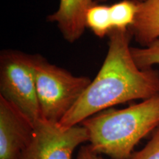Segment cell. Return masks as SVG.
Instances as JSON below:
<instances>
[{"label": "cell", "mask_w": 159, "mask_h": 159, "mask_svg": "<svg viewBox=\"0 0 159 159\" xmlns=\"http://www.w3.org/2000/svg\"><path fill=\"white\" fill-rule=\"evenodd\" d=\"M100 70L77 102L58 122L63 128L83 121L114 105L159 94V71L141 69L131 53L133 35L128 30L113 29Z\"/></svg>", "instance_id": "cell-1"}, {"label": "cell", "mask_w": 159, "mask_h": 159, "mask_svg": "<svg viewBox=\"0 0 159 159\" xmlns=\"http://www.w3.org/2000/svg\"><path fill=\"white\" fill-rule=\"evenodd\" d=\"M90 148L112 159H130L135 146L159 126V94L120 110L107 109L81 123Z\"/></svg>", "instance_id": "cell-2"}, {"label": "cell", "mask_w": 159, "mask_h": 159, "mask_svg": "<svg viewBox=\"0 0 159 159\" xmlns=\"http://www.w3.org/2000/svg\"><path fill=\"white\" fill-rule=\"evenodd\" d=\"M91 83L88 77L75 76L37 55L35 83L41 118L59 122Z\"/></svg>", "instance_id": "cell-3"}, {"label": "cell", "mask_w": 159, "mask_h": 159, "mask_svg": "<svg viewBox=\"0 0 159 159\" xmlns=\"http://www.w3.org/2000/svg\"><path fill=\"white\" fill-rule=\"evenodd\" d=\"M36 57L16 50H4L0 56V96L33 123L41 118L35 83Z\"/></svg>", "instance_id": "cell-4"}, {"label": "cell", "mask_w": 159, "mask_h": 159, "mask_svg": "<svg viewBox=\"0 0 159 159\" xmlns=\"http://www.w3.org/2000/svg\"><path fill=\"white\" fill-rule=\"evenodd\" d=\"M34 125L31 142L19 159H71L75 149L89 142L88 131L83 125L63 128L43 118Z\"/></svg>", "instance_id": "cell-5"}, {"label": "cell", "mask_w": 159, "mask_h": 159, "mask_svg": "<svg viewBox=\"0 0 159 159\" xmlns=\"http://www.w3.org/2000/svg\"><path fill=\"white\" fill-rule=\"evenodd\" d=\"M35 125L0 96V159H19L33 138Z\"/></svg>", "instance_id": "cell-6"}, {"label": "cell", "mask_w": 159, "mask_h": 159, "mask_svg": "<svg viewBox=\"0 0 159 159\" xmlns=\"http://www.w3.org/2000/svg\"><path fill=\"white\" fill-rule=\"evenodd\" d=\"M94 4L93 0H61L58 10L47 19L57 23L63 38L74 43L84 33L86 13Z\"/></svg>", "instance_id": "cell-7"}, {"label": "cell", "mask_w": 159, "mask_h": 159, "mask_svg": "<svg viewBox=\"0 0 159 159\" xmlns=\"http://www.w3.org/2000/svg\"><path fill=\"white\" fill-rule=\"evenodd\" d=\"M129 30L143 47L159 39V0L138 1L134 22Z\"/></svg>", "instance_id": "cell-8"}, {"label": "cell", "mask_w": 159, "mask_h": 159, "mask_svg": "<svg viewBox=\"0 0 159 159\" xmlns=\"http://www.w3.org/2000/svg\"><path fill=\"white\" fill-rule=\"evenodd\" d=\"M85 25L97 36L103 38L113 30L111 19L110 7L106 5H92L85 16Z\"/></svg>", "instance_id": "cell-9"}, {"label": "cell", "mask_w": 159, "mask_h": 159, "mask_svg": "<svg viewBox=\"0 0 159 159\" xmlns=\"http://www.w3.org/2000/svg\"><path fill=\"white\" fill-rule=\"evenodd\" d=\"M138 0H123L110 6L113 29L128 30L134 22Z\"/></svg>", "instance_id": "cell-10"}, {"label": "cell", "mask_w": 159, "mask_h": 159, "mask_svg": "<svg viewBox=\"0 0 159 159\" xmlns=\"http://www.w3.org/2000/svg\"><path fill=\"white\" fill-rule=\"evenodd\" d=\"M131 53L139 68L150 69L159 65V39L145 47H131Z\"/></svg>", "instance_id": "cell-11"}, {"label": "cell", "mask_w": 159, "mask_h": 159, "mask_svg": "<svg viewBox=\"0 0 159 159\" xmlns=\"http://www.w3.org/2000/svg\"><path fill=\"white\" fill-rule=\"evenodd\" d=\"M130 159H159V126L144 148L134 152Z\"/></svg>", "instance_id": "cell-12"}, {"label": "cell", "mask_w": 159, "mask_h": 159, "mask_svg": "<svg viewBox=\"0 0 159 159\" xmlns=\"http://www.w3.org/2000/svg\"><path fill=\"white\" fill-rule=\"evenodd\" d=\"M77 159H105L100 155L97 153L90 146H83L80 149Z\"/></svg>", "instance_id": "cell-13"}, {"label": "cell", "mask_w": 159, "mask_h": 159, "mask_svg": "<svg viewBox=\"0 0 159 159\" xmlns=\"http://www.w3.org/2000/svg\"><path fill=\"white\" fill-rule=\"evenodd\" d=\"M100 2H105L107 1V0H99ZM138 1H140V2H142V1H144V0H138Z\"/></svg>", "instance_id": "cell-14"}]
</instances>
